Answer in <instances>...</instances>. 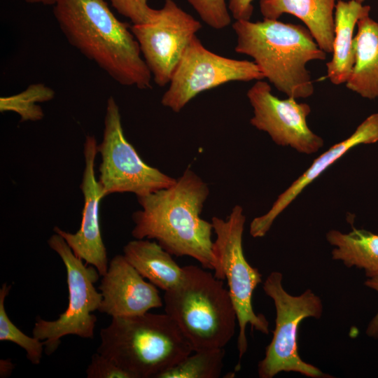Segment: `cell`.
Segmentation results:
<instances>
[{
	"instance_id": "15",
	"label": "cell",
	"mask_w": 378,
	"mask_h": 378,
	"mask_svg": "<svg viewBox=\"0 0 378 378\" xmlns=\"http://www.w3.org/2000/svg\"><path fill=\"white\" fill-rule=\"evenodd\" d=\"M377 141L378 113H373L365 119L349 137L335 144L317 157L307 170L278 196L265 214L254 218L250 224V234L254 238L264 237L276 218L307 186L320 176L330 165L354 147Z\"/></svg>"
},
{
	"instance_id": "31",
	"label": "cell",
	"mask_w": 378,
	"mask_h": 378,
	"mask_svg": "<svg viewBox=\"0 0 378 378\" xmlns=\"http://www.w3.org/2000/svg\"><path fill=\"white\" fill-rule=\"evenodd\" d=\"M356 1H358V2H360V3H362V4H363V3L364 2V1H365V0H356Z\"/></svg>"
},
{
	"instance_id": "2",
	"label": "cell",
	"mask_w": 378,
	"mask_h": 378,
	"mask_svg": "<svg viewBox=\"0 0 378 378\" xmlns=\"http://www.w3.org/2000/svg\"><path fill=\"white\" fill-rule=\"evenodd\" d=\"M53 15L69 43L124 86L152 87V74L131 27L105 0H56Z\"/></svg>"
},
{
	"instance_id": "17",
	"label": "cell",
	"mask_w": 378,
	"mask_h": 378,
	"mask_svg": "<svg viewBox=\"0 0 378 378\" xmlns=\"http://www.w3.org/2000/svg\"><path fill=\"white\" fill-rule=\"evenodd\" d=\"M371 8L356 0H338L334 12L335 36L332 59L326 63L327 77L335 85L346 83L355 61L354 31L358 21L370 15Z\"/></svg>"
},
{
	"instance_id": "4",
	"label": "cell",
	"mask_w": 378,
	"mask_h": 378,
	"mask_svg": "<svg viewBox=\"0 0 378 378\" xmlns=\"http://www.w3.org/2000/svg\"><path fill=\"white\" fill-rule=\"evenodd\" d=\"M97 352L109 358L133 378H156L193 349L176 323L164 314L113 317L100 331Z\"/></svg>"
},
{
	"instance_id": "19",
	"label": "cell",
	"mask_w": 378,
	"mask_h": 378,
	"mask_svg": "<svg viewBox=\"0 0 378 378\" xmlns=\"http://www.w3.org/2000/svg\"><path fill=\"white\" fill-rule=\"evenodd\" d=\"M354 36L355 61L346 88L360 97H378V22L370 15L357 22Z\"/></svg>"
},
{
	"instance_id": "6",
	"label": "cell",
	"mask_w": 378,
	"mask_h": 378,
	"mask_svg": "<svg viewBox=\"0 0 378 378\" xmlns=\"http://www.w3.org/2000/svg\"><path fill=\"white\" fill-rule=\"evenodd\" d=\"M246 222L244 209L235 205L225 220L214 216L211 223L216 235L213 252L216 261L214 276L227 280L228 292L239 324L237 349L239 358L248 347L246 328H252L264 334L269 333V323L264 315L257 314L253 308L252 296L257 286L262 282V275L257 268L246 260L242 246Z\"/></svg>"
},
{
	"instance_id": "5",
	"label": "cell",
	"mask_w": 378,
	"mask_h": 378,
	"mask_svg": "<svg viewBox=\"0 0 378 378\" xmlns=\"http://www.w3.org/2000/svg\"><path fill=\"white\" fill-rule=\"evenodd\" d=\"M183 270L181 284L164 291L165 313L193 351L224 348L234 336L237 315L223 280L196 265Z\"/></svg>"
},
{
	"instance_id": "22",
	"label": "cell",
	"mask_w": 378,
	"mask_h": 378,
	"mask_svg": "<svg viewBox=\"0 0 378 378\" xmlns=\"http://www.w3.org/2000/svg\"><path fill=\"white\" fill-rule=\"evenodd\" d=\"M55 91L43 83L29 85L20 93L1 97L0 98V111L15 112L20 116V122L38 121L44 113L39 103L52 100Z\"/></svg>"
},
{
	"instance_id": "25",
	"label": "cell",
	"mask_w": 378,
	"mask_h": 378,
	"mask_svg": "<svg viewBox=\"0 0 378 378\" xmlns=\"http://www.w3.org/2000/svg\"><path fill=\"white\" fill-rule=\"evenodd\" d=\"M85 372L88 378H133L130 372L98 352L92 356Z\"/></svg>"
},
{
	"instance_id": "7",
	"label": "cell",
	"mask_w": 378,
	"mask_h": 378,
	"mask_svg": "<svg viewBox=\"0 0 378 378\" xmlns=\"http://www.w3.org/2000/svg\"><path fill=\"white\" fill-rule=\"evenodd\" d=\"M282 278L281 272H272L263 284L265 293L275 306L276 325L265 357L258 363V376L272 378L281 372H295L313 378L329 377L318 368L302 360L298 354L299 325L306 318L321 317V300L309 289L298 296L290 295L283 288Z\"/></svg>"
},
{
	"instance_id": "14",
	"label": "cell",
	"mask_w": 378,
	"mask_h": 378,
	"mask_svg": "<svg viewBox=\"0 0 378 378\" xmlns=\"http://www.w3.org/2000/svg\"><path fill=\"white\" fill-rule=\"evenodd\" d=\"M98 289L102 295L98 311L112 318L141 315L164 303L157 287L146 281L123 255L110 260Z\"/></svg>"
},
{
	"instance_id": "30",
	"label": "cell",
	"mask_w": 378,
	"mask_h": 378,
	"mask_svg": "<svg viewBox=\"0 0 378 378\" xmlns=\"http://www.w3.org/2000/svg\"><path fill=\"white\" fill-rule=\"evenodd\" d=\"M28 4H38L48 6H53L56 0H24Z\"/></svg>"
},
{
	"instance_id": "26",
	"label": "cell",
	"mask_w": 378,
	"mask_h": 378,
	"mask_svg": "<svg viewBox=\"0 0 378 378\" xmlns=\"http://www.w3.org/2000/svg\"><path fill=\"white\" fill-rule=\"evenodd\" d=\"M111 6L132 24L145 22L151 15L154 8L148 5V0H108Z\"/></svg>"
},
{
	"instance_id": "28",
	"label": "cell",
	"mask_w": 378,
	"mask_h": 378,
	"mask_svg": "<svg viewBox=\"0 0 378 378\" xmlns=\"http://www.w3.org/2000/svg\"><path fill=\"white\" fill-rule=\"evenodd\" d=\"M365 285L378 293V275L368 278L365 281ZM366 333L369 337L378 338V312L369 323Z\"/></svg>"
},
{
	"instance_id": "10",
	"label": "cell",
	"mask_w": 378,
	"mask_h": 378,
	"mask_svg": "<svg viewBox=\"0 0 378 378\" xmlns=\"http://www.w3.org/2000/svg\"><path fill=\"white\" fill-rule=\"evenodd\" d=\"M263 78L253 61L235 59L214 53L195 36L177 64L161 104L178 113L204 91L232 81L248 82Z\"/></svg>"
},
{
	"instance_id": "12",
	"label": "cell",
	"mask_w": 378,
	"mask_h": 378,
	"mask_svg": "<svg viewBox=\"0 0 378 378\" xmlns=\"http://www.w3.org/2000/svg\"><path fill=\"white\" fill-rule=\"evenodd\" d=\"M253 107L250 123L269 134L279 146H289L299 153L313 154L323 146V139L309 127L307 118L311 108L296 99H281L272 93L270 84L256 80L246 93Z\"/></svg>"
},
{
	"instance_id": "11",
	"label": "cell",
	"mask_w": 378,
	"mask_h": 378,
	"mask_svg": "<svg viewBox=\"0 0 378 378\" xmlns=\"http://www.w3.org/2000/svg\"><path fill=\"white\" fill-rule=\"evenodd\" d=\"M201 28V23L174 0H165L145 22L132 24L131 30L158 86L169 83L183 52Z\"/></svg>"
},
{
	"instance_id": "16",
	"label": "cell",
	"mask_w": 378,
	"mask_h": 378,
	"mask_svg": "<svg viewBox=\"0 0 378 378\" xmlns=\"http://www.w3.org/2000/svg\"><path fill=\"white\" fill-rule=\"evenodd\" d=\"M337 1L260 0V10L264 19L278 20L283 14L297 17L306 25L318 47L332 53Z\"/></svg>"
},
{
	"instance_id": "9",
	"label": "cell",
	"mask_w": 378,
	"mask_h": 378,
	"mask_svg": "<svg viewBox=\"0 0 378 378\" xmlns=\"http://www.w3.org/2000/svg\"><path fill=\"white\" fill-rule=\"evenodd\" d=\"M102 162L99 183L104 197L113 193L132 192L144 196L173 185L176 178L147 164L126 139L115 99H107L104 128L97 145Z\"/></svg>"
},
{
	"instance_id": "20",
	"label": "cell",
	"mask_w": 378,
	"mask_h": 378,
	"mask_svg": "<svg viewBox=\"0 0 378 378\" xmlns=\"http://www.w3.org/2000/svg\"><path fill=\"white\" fill-rule=\"evenodd\" d=\"M326 237L334 246L333 260H341L347 267L364 270L368 278L378 275V234L352 227L348 233L331 230Z\"/></svg>"
},
{
	"instance_id": "27",
	"label": "cell",
	"mask_w": 378,
	"mask_h": 378,
	"mask_svg": "<svg viewBox=\"0 0 378 378\" xmlns=\"http://www.w3.org/2000/svg\"><path fill=\"white\" fill-rule=\"evenodd\" d=\"M253 0H230L228 10L235 20H250L253 12Z\"/></svg>"
},
{
	"instance_id": "8",
	"label": "cell",
	"mask_w": 378,
	"mask_h": 378,
	"mask_svg": "<svg viewBox=\"0 0 378 378\" xmlns=\"http://www.w3.org/2000/svg\"><path fill=\"white\" fill-rule=\"evenodd\" d=\"M48 244L64 265L69 292L66 310L53 321L36 317L32 330L34 337L44 342L45 354L51 355L64 336L94 337L97 318L92 313L99 309L102 295L94 287L100 276L97 270L77 257L61 235L55 232Z\"/></svg>"
},
{
	"instance_id": "21",
	"label": "cell",
	"mask_w": 378,
	"mask_h": 378,
	"mask_svg": "<svg viewBox=\"0 0 378 378\" xmlns=\"http://www.w3.org/2000/svg\"><path fill=\"white\" fill-rule=\"evenodd\" d=\"M156 378H218L221 374L224 348L194 351Z\"/></svg>"
},
{
	"instance_id": "18",
	"label": "cell",
	"mask_w": 378,
	"mask_h": 378,
	"mask_svg": "<svg viewBox=\"0 0 378 378\" xmlns=\"http://www.w3.org/2000/svg\"><path fill=\"white\" fill-rule=\"evenodd\" d=\"M123 255L144 278L164 291L175 288L183 279V267L157 241L135 239L125 245Z\"/></svg>"
},
{
	"instance_id": "24",
	"label": "cell",
	"mask_w": 378,
	"mask_h": 378,
	"mask_svg": "<svg viewBox=\"0 0 378 378\" xmlns=\"http://www.w3.org/2000/svg\"><path fill=\"white\" fill-rule=\"evenodd\" d=\"M187 1L209 27L221 29L231 23V17L225 0Z\"/></svg>"
},
{
	"instance_id": "29",
	"label": "cell",
	"mask_w": 378,
	"mask_h": 378,
	"mask_svg": "<svg viewBox=\"0 0 378 378\" xmlns=\"http://www.w3.org/2000/svg\"><path fill=\"white\" fill-rule=\"evenodd\" d=\"M1 377H5L10 375L13 369V365L10 360H1Z\"/></svg>"
},
{
	"instance_id": "23",
	"label": "cell",
	"mask_w": 378,
	"mask_h": 378,
	"mask_svg": "<svg viewBox=\"0 0 378 378\" xmlns=\"http://www.w3.org/2000/svg\"><path fill=\"white\" fill-rule=\"evenodd\" d=\"M10 288L11 285L4 283L0 289V341L16 344L26 351L27 358L31 364L38 365L45 349L44 342L25 335L10 321L4 304Z\"/></svg>"
},
{
	"instance_id": "13",
	"label": "cell",
	"mask_w": 378,
	"mask_h": 378,
	"mask_svg": "<svg viewBox=\"0 0 378 378\" xmlns=\"http://www.w3.org/2000/svg\"><path fill=\"white\" fill-rule=\"evenodd\" d=\"M97 145L94 136H86L83 149L85 168L80 186L84 205L79 229L71 233L55 226L53 231L64 239L77 257L85 264L94 266L103 276L107 271L108 260L99 222V204L104 196L94 172Z\"/></svg>"
},
{
	"instance_id": "1",
	"label": "cell",
	"mask_w": 378,
	"mask_h": 378,
	"mask_svg": "<svg viewBox=\"0 0 378 378\" xmlns=\"http://www.w3.org/2000/svg\"><path fill=\"white\" fill-rule=\"evenodd\" d=\"M209 195L208 185L187 168L173 185L136 197L141 209L132 216V237L155 239L172 255L191 257L214 270V227L201 218Z\"/></svg>"
},
{
	"instance_id": "3",
	"label": "cell",
	"mask_w": 378,
	"mask_h": 378,
	"mask_svg": "<svg viewBox=\"0 0 378 378\" xmlns=\"http://www.w3.org/2000/svg\"><path fill=\"white\" fill-rule=\"evenodd\" d=\"M237 36L234 50L253 59L260 71L274 86L288 97L307 98L314 87L306 64L325 60L312 34L300 24L278 20H235Z\"/></svg>"
}]
</instances>
